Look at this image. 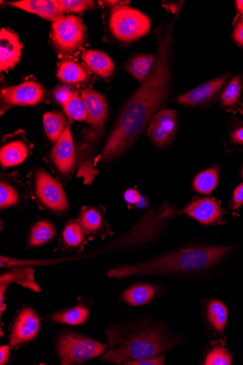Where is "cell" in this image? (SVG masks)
Instances as JSON below:
<instances>
[{"label": "cell", "instance_id": "1", "mask_svg": "<svg viewBox=\"0 0 243 365\" xmlns=\"http://www.w3.org/2000/svg\"><path fill=\"white\" fill-rule=\"evenodd\" d=\"M157 60L152 71L121 111L98 163L111 161L125 153L140 138L169 92L172 26L158 31Z\"/></svg>", "mask_w": 243, "mask_h": 365}, {"label": "cell", "instance_id": "2", "mask_svg": "<svg viewBox=\"0 0 243 365\" xmlns=\"http://www.w3.org/2000/svg\"><path fill=\"white\" fill-rule=\"evenodd\" d=\"M234 247H205L182 249L149 260L120 265L108 272L117 279L154 274L199 272L214 267Z\"/></svg>", "mask_w": 243, "mask_h": 365}, {"label": "cell", "instance_id": "3", "mask_svg": "<svg viewBox=\"0 0 243 365\" xmlns=\"http://www.w3.org/2000/svg\"><path fill=\"white\" fill-rule=\"evenodd\" d=\"M106 337L110 350L100 360L118 364L150 358L173 346L162 326L150 324L111 325L106 330Z\"/></svg>", "mask_w": 243, "mask_h": 365}, {"label": "cell", "instance_id": "4", "mask_svg": "<svg viewBox=\"0 0 243 365\" xmlns=\"http://www.w3.org/2000/svg\"><path fill=\"white\" fill-rule=\"evenodd\" d=\"M113 36L120 42L130 43L148 34L151 21L140 11L126 5L113 6L109 17Z\"/></svg>", "mask_w": 243, "mask_h": 365}, {"label": "cell", "instance_id": "5", "mask_svg": "<svg viewBox=\"0 0 243 365\" xmlns=\"http://www.w3.org/2000/svg\"><path fill=\"white\" fill-rule=\"evenodd\" d=\"M51 41L61 57L68 58L76 56L87 41L86 28L82 19L68 15L53 22Z\"/></svg>", "mask_w": 243, "mask_h": 365}, {"label": "cell", "instance_id": "6", "mask_svg": "<svg viewBox=\"0 0 243 365\" xmlns=\"http://www.w3.org/2000/svg\"><path fill=\"white\" fill-rule=\"evenodd\" d=\"M109 347L75 331H66L56 341L58 356L63 365L83 364L105 354Z\"/></svg>", "mask_w": 243, "mask_h": 365}, {"label": "cell", "instance_id": "7", "mask_svg": "<svg viewBox=\"0 0 243 365\" xmlns=\"http://www.w3.org/2000/svg\"><path fill=\"white\" fill-rule=\"evenodd\" d=\"M34 195L47 209L56 213L69 210V204L62 185L49 173L39 169L33 178Z\"/></svg>", "mask_w": 243, "mask_h": 365}, {"label": "cell", "instance_id": "8", "mask_svg": "<svg viewBox=\"0 0 243 365\" xmlns=\"http://www.w3.org/2000/svg\"><path fill=\"white\" fill-rule=\"evenodd\" d=\"M46 96L43 86L34 81H26L4 88L0 93L1 115L15 107L37 106L44 101Z\"/></svg>", "mask_w": 243, "mask_h": 365}, {"label": "cell", "instance_id": "9", "mask_svg": "<svg viewBox=\"0 0 243 365\" xmlns=\"http://www.w3.org/2000/svg\"><path fill=\"white\" fill-rule=\"evenodd\" d=\"M50 158L60 176L63 178L71 177L77 165V151L71 125H68L62 135L54 143Z\"/></svg>", "mask_w": 243, "mask_h": 365}, {"label": "cell", "instance_id": "10", "mask_svg": "<svg viewBox=\"0 0 243 365\" xmlns=\"http://www.w3.org/2000/svg\"><path fill=\"white\" fill-rule=\"evenodd\" d=\"M177 115L175 111L164 109L157 113L150 121L148 137L158 148L169 145L177 128Z\"/></svg>", "mask_w": 243, "mask_h": 365}, {"label": "cell", "instance_id": "11", "mask_svg": "<svg viewBox=\"0 0 243 365\" xmlns=\"http://www.w3.org/2000/svg\"><path fill=\"white\" fill-rule=\"evenodd\" d=\"M31 154V146L26 138L25 132L19 130L4 137L0 149V163L4 169L16 167Z\"/></svg>", "mask_w": 243, "mask_h": 365}, {"label": "cell", "instance_id": "12", "mask_svg": "<svg viewBox=\"0 0 243 365\" xmlns=\"http://www.w3.org/2000/svg\"><path fill=\"white\" fill-rule=\"evenodd\" d=\"M41 322L36 312L30 308L22 309L11 328L10 346H16L29 342L39 333Z\"/></svg>", "mask_w": 243, "mask_h": 365}, {"label": "cell", "instance_id": "13", "mask_svg": "<svg viewBox=\"0 0 243 365\" xmlns=\"http://www.w3.org/2000/svg\"><path fill=\"white\" fill-rule=\"evenodd\" d=\"M229 78V75L219 76L181 95L177 99L179 104L186 106H200L210 103L217 96Z\"/></svg>", "mask_w": 243, "mask_h": 365}, {"label": "cell", "instance_id": "14", "mask_svg": "<svg viewBox=\"0 0 243 365\" xmlns=\"http://www.w3.org/2000/svg\"><path fill=\"white\" fill-rule=\"evenodd\" d=\"M81 96L88 108L86 122L98 132L102 131L108 116V106L105 97L91 88L84 89Z\"/></svg>", "mask_w": 243, "mask_h": 365}, {"label": "cell", "instance_id": "15", "mask_svg": "<svg viewBox=\"0 0 243 365\" xmlns=\"http://www.w3.org/2000/svg\"><path fill=\"white\" fill-rule=\"evenodd\" d=\"M23 45L13 31L5 28L0 31V70L8 71L21 59Z\"/></svg>", "mask_w": 243, "mask_h": 365}, {"label": "cell", "instance_id": "16", "mask_svg": "<svg viewBox=\"0 0 243 365\" xmlns=\"http://www.w3.org/2000/svg\"><path fill=\"white\" fill-rule=\"evenodd\" d=\"M7 5L37 15L53 23L64 16L58 0H21Z\"/></svg>", "mask_w": 243, "mask_h": 365}, {"label": "cell", "instance_id": "17", "mask_svg": "<svg viewBox=\"0 0 243 365\" xmlns=\"http://www.w3.org/2000/svg\"><path fill=\"white\" fill-rule=\"evenodd\" d=\"M185 212L202 225H212L219 220L222 210L219 204L212 198H199L191 202Z\"/></svg>", "mask_w": 243, "mask_h": 365}, {"label": "cell", "instance_id": "18", "mask_svg": "<svg viewBox=\"0 0 243 365\" xmlns=\"http://www.w3.org/2000/svg\"><path fill=\"white\" fill-rule=\"evenodd\" d=\"M95 136V134L86 136L85 142L77 150L78 177L82 178L86 185L91 184L98 174V171L94 168L93 160V143Z\"/></svg>", "mask_w": 243, "mask_h": 365}, {"label": "cell", "instance_id": "19", "mask_svg": "<svg viewBox=\"0 0 243 365\" xmlns=\"http://www.w3.org/2000/svg\"><path fill=\"white\" fill-rule=\"evenodd\" d=\"M11 269L1 276V313L4 310V294L8 286L11 283H17L26 288L36 292H41V288L34 281L33 270L25 265V267H12Z\"/></svg>", "mask_w": 243, "mask_h": 365}, {"label": "cell", "instance_id": "20", "mask_svg": "<svg viewBox=\"0 0 243 365\" xmlns=\"http://www.w3.org/2000/svg\"><path fill=\"white\" fill-rule=\"evenodd\" d=\"M88 68L102 78H110L115 73V66L112 58L105 53L96 50H87L81 55Z\"/></svg>", "mask_w": 243, "mask_h": 365}, {"label": "cell", "instance_id": "21", "mask_svg": "<svg viewBox=\"0 0 243 365\" xmlns=\"http://www.w3.org/2000/svg\"><path fill=\"white\" fill-rule=\"evenodd\" d=\"M157 55L138 54L132 56L123 66L137 81L143 83L152 71Z\"/></svg>", "mask_w": 243, "mask_h": 365}, {"label": "cell", "instance_id": "22", "mask_svg": "<svg viewBox=\"0 0 243 365\" xmlns=\"http://www.w3.org/2000/svg\"><path fill=\"white\" fill-rule=\"evenodd\" d=\"M78 221L87 237L92 239L102 233L104 220L102 214L97 208L83 207L80 212Z\"/></svg>", "mask_w": 243, "mask_h": 365}, {"label": "cell", "instance_id": "23", "mask_svg": "<svg viewBox=\"0 0 243 365\" xmlns=\"http://www.w3.org/2000/svg\"><path fill=\"white\" fill-rule=\"evenodd\" d=\"M58 78L64 83L77 85L87 82L89 74L81 64L73 61H62L58 68Z\"/></svg>", "mask_w": 243, "mask_h": 365}, {"label": "cell", "instance_id": "24", "mask_svg": "<svg viewBox=\"0 0 243 365\" xmlns=\"http://www.w3.org/2000/svg\"><path fill=\"white\" fill-rule=\"evenodd\" d=\"M155 289L150 284H135L123 293V299L132 307H141L149 304L153 299Z\"/></svg>", "mask_w": 243, "mask_h": 365}, {"label": "cell", "instance_id": "25", "mask_svg": "<svg viewBox=\"0 0 243 365\" xmlns=\"http://www.w3.org/2000/svg\"><path fill=\"white\" fill-rule=\"evenodd\" d=\"M90 312L83 305H78L72 309L54 312L49 319L53 323L68 325H81L87 322Z\"/></svg>", "mask_w": 243, "mask_h": 365}, {"label": "cell", "instance_id": "26", "mask_svg": "<svg viewBox=\"0 0 243 365\" xmlns=\"http://www.w3.org/2000/svg\"><path fill=\"white\" fill-rule=\"evenodd\" d=\"M43 126L48 138L55 143L68 126L67 120L62 113H46L43 115Z\"/></svg>", "mask_w": 243, "mask_h": 365}, {"label": "cell", "instance_id": "27", "mask_svg": "<svg viewBox=\"0 0 243 365\" xmlns=\"http://www.w3.org/2000/svg\"><path fill=\"white\" fill-rule=\"evenodd\" d=\"M55 235L53 225L48 220H40L31 229L29 245L32 247L43 246L51 241Z\"/></svg>", "mask_w": 243, "mask_h": 365}, {"label": "cell", "instance_id": "28", "mask_svg": "<svg viewBox=\"0 0 243 365\" xmlns=\"http://www.w3.org/2000/svg\"><path fill=\"white\" fill-rule=\"evenodd\" d=\"M85 236L79 221L75 220L68 221L63 230V245L67 249L80 247L85 242Z\"/></svg>", "mask_w": 243, "mask_h": 365}, {"label": "cell", "instance_id": "29", "mask_svg": "<svg viewBox=\"0 0 243 365\" xmlns=\"http://www.w3.org/2000/svg\"><path fill=\"white\" fill-rule=\"evenodd\" d=\"M219 170L216 168L207 170L198 174L193 183L195 190L201 194H211L219 183Z\"/></svg>", "mask_w": 243, "mask_h": 365}, {"label": "cell", "instance_id": "30", "mask_svg": "<svg viewBox=\"0 0 243 365\" xmlns=\"http://www.w3.org/2000/svg\"><path fill=\"white\" fill-rule=\"evenodd\" d=\"M64 113L69 119L76 121H86L88 108L84 98L76 93L73 98L63 108Z\"/></svg>", "mask_w": 243, "mask_h": 365}, {"label": "cell", "instance_id": "31", "mask_svg": "<svg viewBox=\"0 0 243 365\" xmlns=\"http://www.w3.org/2000/svg\"><path fill=\"white\" fill-rule=\"evenodd\" d=\"M207 314L208 319L218 331H222L227 324L228 312L226 306L219 301H212L208 304Z\"/></svg>", "mask_w": 243, "mask_h": 365}, {"label": "cell", "instance_id": "32", "mask_svg": "<svg viewBox=\"0 0 243 365\" xmlns=\"http://www.w3.org/2000/svg\"><path fill=\"white\" fill-rule=\"evenodd\" d=\"M241 93V80L239 76L232 78L222 94V104L227 108L232 107L239 101Z\"/></svg>", "mask_w": 243, "mask_h": 365}, {"label": "cell", "instance_id": "33", "mask_svg": "<svg viewBox=\"0 0 243 365\" xmlns=\"http://www.w3.org/2000/svg\"><path fill=\"white\" fill-rule=\"evenodd\" d=\"M19 200L17 188L7 181H1L0 185V208L7 209L15 206Z\"/></svg>", "mask_w": 243, "mask_h": 365}, {"label": "cell", "instance_id": "34", "mask_svg": "<svg viewBox=\"0 0 243 365\" xmlns=\"http://www.w3.org/2000/svg\"><path fill=\"white\" fill-rule=\"evenodd\" d=\"M58 2L65 14H81L95 7V2L91 0H58Z\"/></svg>", "mask_w": 243, "mask_h": 365}, {"label": "cell", "instance_id": "35", "mask_svg": "<svg viewBox=\"0 0 243 365\" xmlns=\"http://www.w3.org/2000/svg\"><path fill=\"white\" fill-rule=\"evenodd\" d=\"M232 362L231 354L222 346L215 347L206 357L205 365H229Z\"/></svg>", "mask_w": 243, "mask_h": 365}, {"label": "cell", "instance_id": "36", "mask_svg": "<svg viewBox=\"0 0 243 365\" xmlns=\"http://www.w3.org/2000/svg\"><path fill=\"white\" fill-rule=\"evenodd\" d=\"M76 93L67 85H61L56 87L53 91V96L56 103L62 108L71 101Z\"/></svg>", "mask_w": 243, "mask_h": 365}, {"label": "cell", "instance_id": "37", "mask_svg": "<svg viewBox=\"0 0 243 365\" xmlns=\"http://www.w3.org/2000/svg\"><path fill=\"white\" fill-rule=\"evenodd\" d=\"M125 365H164L165 358L162 355H157L143 360H131L124 362Z\"/></svg>", "mask_w": 243, "mask_h": 365}, {"label": "cell", "instance_id": "38", "mask_svg": "<svg viewBox=\"0 0 243 365\" xmlns=\"http://www.w3.org/2000/svg\"><path fill=\"white\" fill-rule=\"evenodd\" d=\"M124 198L126 202L131 205H138L141 201L140 192L134 189H129L125 191Z\"/></svg>", "mask_w": 243, "mask_h": 365}, {"label": "cell", "instance_id": "39", "mask_svg": "<svg viewBox=\"0 0 243 365\" xmlns=\"http://www.w3.org/2000/svg\"><path fill=\"white\" fill-rule=\"evenodd\" d=\"M232 36L237 45L243 47V17L240 18V20L237 24Z\"/></svg>", "mask_w": 243, "mask_h": 365}, {"label": "cell", "instance_id": "40", "mask_svg": "<svg viewBox=\"0 0 243 365\" xmlns=\"http://www.w3.org/2000/svg\"><path fill=\"white\" fill-rule=\"evenodd\" d=\"M242 205H243V183L235 189L233 195V208L237 210Z\"/></svg>", "mask_w": 243, "mask_h": 365}, {"label": "cell", "instance_id": "41", "mask_svg": "<svg viewBox=\"0 0 243 365\" xmlns=\"http://www.w3.org/2000/svg\"><path fill=\"white\" fill-rule=\"evenodd\" d=\"M230 140L235 145H243V127L231 133Z\"/></svg>", "mask_w": 243, "mask_h": 365}, {"label": "cell", "instance_id": "42", "mask_svg": "<svg viewBox=\"0 0 243 365\" xmlns=\"http://www.w3.org/2000/svg\"><path fill=\"white\" fill-rule=\"evenodd\" d=\"M10 345L0 347V364H6L10 359Z\"/></svg>", "mask_w": 243, "mask_h": 365}, {"label": "cell", "instance_id": "43", "mask_svg": "<svg viewBox=\"0 0 243 365\" xmlns=\"http://www.w3.org/2000/svg\"><path fill=\"white\" fill-rule=\"evenodd\" d=\"M236 9L237 10L238 14L240 15L241 18L243 17V0H237L235 1Z\"/></svg>", "mask_w": 243, "mask_h": 365}, {"label": "cell", "instance_id": "44", "mask_svg": "<svg viewBox=\"0 0 243 365\" xmlns=\"http://www.w3.org/2000/svg\"><path fill=\"white\" fill-rule=\"evenodd\" d=\"M242 177L243 178V168H242Z\"/></svg>", "mask_w": 243, "mask_h": 365}]
</instances>
